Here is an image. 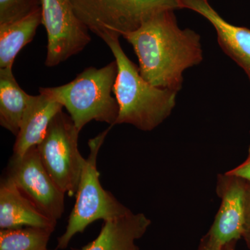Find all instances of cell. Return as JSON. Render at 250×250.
I'll return each instance as SVG.
<instances>
[{"instance_id":"cell-1","label":"cell","mask_w":250,"mask_h":250,"mask_svg":"<svg viewBox=\"0 0 250 250\" xmlns=\"http://www.w3.org/2000/svg\"><path fill=\"white\" fill-rule=\"evenodd\" d=\"M123 37L139 59L141 76L158 88L178 93L185 70L203 60L200 36L192 29H181L174 10L154 14Z\"/></svg>"},{"instance_id":"cell-2","label":"cell","mask_w":250,"mask_h":250,"mask_svg":"<svg viewBox=\"0 0 250 250\" xmlns=\"http://www.w3.org/2000/svg\"><path fill=\"white\" fill-rule=\"evenodd\" d=\"M119 38L106 36L102 39L118 64V76L113 88L119 105L116 125L129 124L142 131H152L170 116L178 93L158 88L145 80L139 67L125 53Z\"/></svg>"},{"instance_id":"cell-3","label":"cell","mask_w":250,"mask_h":250,"mask_svg":"<svg viewBox=\"0 0 250 250\" xmlns=\"http://www.w3.org/2000/svg\"><path fill=\"white\" fill-rule=\"evenodd\" d=\"M118 72L114 60L101 68L87 67L66 84L41 88L39 92L60 103L80 131L92 121L113 126L119 115V105L112 95Z\"/></svg>"},{"instance_id":"cell-4","label":"cell","mask_w":250,"mask_h":250,"mask_svg":"<svg viewBox=\"0 0 250 250\" xmlns=\"http://www.w3.org/2000/svg\"><path fill=\"white\" fill-rule=\"evenodd\" d=\"M111 127L110 126L88 141L90 154L82 170L76 202L69 216L66 230L58 238V249L67 248L72 237L83 232L88 225L96 220L104 221L131 211L111 192L104 190L100 182V172L97 167L98 153Z\"/></svg>"},{"instance_id":"cell-5","label":"cell","mask_w":250,"mask_h":250,"mask_svg":"<svg viewBox=\"0 0 250 250\" xmlns=\"http://www.w3.org/2000/svg\"><path fill=\"white\" fill-rule=\"evenodd\" d=\"M72 3L82 24L101 39L123 36L157 13L180 9L177 0H72Z\"/></svg>"},{"instance_id":"cell-6","label":"cell","mask_w":250,"mask_h":250,"mask_svg":"<svg viewBox=\"0 0 250 250\" xmlns=\"http://www.w3.org/2000/svg\"><path fill=\"white\" fill-rule=\"evenodd\" d=\"M80 133L70 116L62 110L52 120L45 136L37 146L47 172L69 196L76 195L86 162L78 149Z\"/></svg>"},{"instance_id":"cell-7","label":"cell","mask_w":250,"mask_h":250,"mask_svg":"<svg viewBox=\"0 0 250 250\" xmlns=\"http://www.w3.org/2000/svg\"><path fill=\"white\" fill-rule=\"evenodd\" d=\"M6 175L42 214L57 222L65 210V192L49 175L38 152L31 147L22 156L13 155Z\"/></svg>"},{"instance_id":"cell-8","label":"cell","mask_w":250,"mask_h":250,"mask_svg":"<svg viewBox=\"0 0 250 250\" xmlns=\"http://www.w3.org/2000/svg\"><path fill=\"white\" fill-rule=\"evenodd\" d=\"M41 9L47 35L45 65L57 66L82 52L91 38L75 14L72 0H41Z\"/></svg>"},{"instance_id":"cell-9","label":"cell","mask_w":250,"mask_h":250,"mask_svg":"<svg viewBox=\"0 0 250 250\" xmlns=\"http://www.w3.org/2000/svg\"><path fill=\"white\" fill-rule=\"evenodd\" d=\"M248 189V184L243 179L228 172L219 174L216 191L221 204L204 243L220 249L243 237Z\"/></svg>"},{"instance_id":"cell-10","label":"cell","mask_w":250,"mask_h":250,"mask_svg":"<svg viewBox=\"0 0 250 250\" xmlns=\"http://www.w3.org/2000/svg\"><path fill=\"white\" fill-rule=\"evenodd\" d=\"M180 9H188L205 18L214 27L219 45L246 72L250 82V29L233 25L217 13L208 0H177Z\"/></svg>"},{"instance_id":"cell-11","label":"cell","mask_w":250,"mask_h":250,"mask_svg":"<svg viewBox=\"0 0 250 250\" xmlns=\"http://www.w3.org/2000/svg\"><path fill=\"white\" fill-rule=\"evenodd\" d=\"M57 221L47 218L18 190L6 174L0 182V229L35 227L54 230Z\"/></svg>"},{"instance_id":"cell-12","label":"cell","mask_w":250,"mask_h":250,"mask_svg":"<svg viewBox=\"0 0 250 250\" xmlns=\"http://www.w3.org/2000/svg\"><path fill=\"white\" fill-rule=\"evenodd\" d=\"M63 106L45 94L33 95L16 136L14 155L21 156L43 139L51 121Z\"/></svg>"},{"instance_id":"cell-13","label":"cell","mask_w":250,"mask_h":250,"mask_svg":"<svg viewBox=\"0 0 250 250\" xmlns=\"http://www.w3.org/2000/svg\"><path fill=\"white\" fill-rule=\"evenodd\" d=\"M151 221L143 213L130 211L104 220L100 234L82 250H139L135 241L146 232Z\"/></svg>"},{"instance_id":"cell-14","label":"cell","mask_w":250,"mask_h":250,"mask_svg":"<svg viewBox=\"0 0 250 250\" xmlns=\"http://www.w3.org/2000/svg\"><path fill=\"white\" fill-rule=\"evenodd\" d=\"M42 22L41 7L18 21L0 24V68H13L18 53L32 41Z\"/></svg>"},{"instance_id":"cell-15","label":"cell","mask_w":250,"mask_h":250,"mask_svg":"<svg viewBox=\"0 0 250 250\" xmlns=\"http://www.w3.org/2000/svg\"><path fill=\"white\" fill-rule=\"evenodd\" d=\"M32 98L18 84L13 68H0V125L14 136Z\"/></svg>"},{"instance_id":"cell-16","label":"cell","mask_w":250,"mask_h":250,"mask_svg":"<svg viewBox=\"0 0 250 250\" xmlns=\"http://www.w3.org/2000/svg\"><path fill=\"white\" fill-rule=\"evenodd\" d=\"M54 231L35 227L1 229L0 250H47Z\"/></svg>"},{"instance_id":"cell-17","label":"cell","mask_w":250,"mask_h":250,"mask_svg":"<svg viewBox=\"0 0 250 250\" xmlns=\"http://www.w3.org/2000/svg\"><path fill=\"white\" fill-rule=\"evenodd\" d=\"M41 7V0H0V24L26 17Z\"/></svg>"},{"instance_id":"cell-18","label":"cell","mask_w":250,"mask_h":250,"mask_svg":"<svg viewBox=\"0 0 250 250\" xmlns=\"http://www.w3.org/2000/svg\"><path fill=\"white\" fill-rule=\"evenodd\" d=\"M227 172L243 179L250 185V145L248 148V154L246 160L232 170Z\"/></svg>"},{"instance_id":"cell-19","label":"cell","mask_w":250,"mask_h":250,"mask_svg":"<svg viewBox=\"0 0 250 250\" xmlns=\"http://www.w3.org/2000/svg\"><path fill=\"white\" fill-rule=\"evenodd\" d=\"M243 237L246 240L247 244L250 249V185L249 184H248V194H247L246 223H245Z\"/></svg>"},{"instance_id":"cell-20","label":"cell","mask_w":250,"mask_h":250,"mask_svg":"<svg viewBox=\"0 0 250 250\" xmlns=\"http://www.w3.org/2000/svg\"><path fill=\"white\" fill-rule=\"evenodd\" d=\"M235 245H236V243H232V244H229L228 246L223 247V248L218 249V248H211V247L206 245L205 243H203L200 250H234Z\"/></svg>"},{"instance_id":"cell-21","label":"cell","mask_w":250,"mask_h":250,"mask_svg":"<svg viewBox=\"0 0 250 250\" xmlns=\"http://www.w3.org/2000/svg\"></svg>"}]
</instances>
